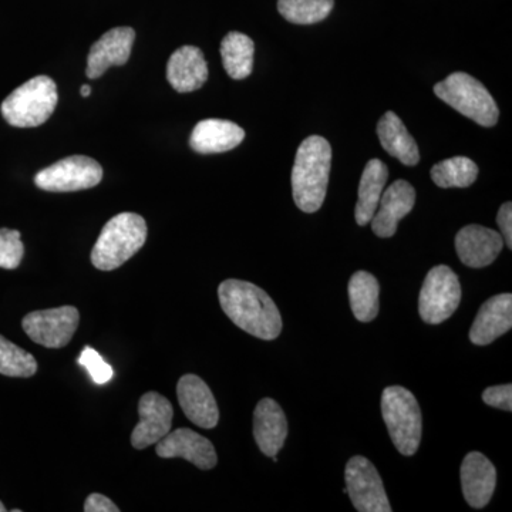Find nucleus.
I'll use <instances>...</instances> for the list:
<instances>
[{
    "label": "nucleus",
    "instance_id": "34",
    "mask_svg": "<svg viewBox=\"0 0 512 512\" xmlns=\"http://www.w3.org/2000/svg\"><path fill=\"white\" fill-rule=\"evenodd\" d=\"M80 93H82L83 97H89L90 94H92V87H90L89 84H84L82 89H80Z\"/></svg>",
    "mask_w": 512,
    "mask_h": 512
},
{
    "label": "nucleus",
    "instance_id": "9",
    "mask_svg": "<svg viewBox=\"0 0 512 512\" xmlns=\"http://www.w3.org/2000/svg\"><path fill=\"white\" fill-rule=\"evenodd\" d=\"M80 313L74 306L30 312L22 320L23 330L37 345L60 349L69 345L79 328Z\"/></svg>",
    "mask_w": 512,
    "mask_h": 512
},
{
    "label": "nucleus",
    "instance_id": "28",
    "mask_svg": "<svg viewBox=\"0 0 512 512\" xmlns=\"http://www.w3.org/2000/svg\"><path fill=\"white\" fill-rule=\"evenodd\" d=\"M36 372L35 356L0 335V375L32 377Z\"/></svg>",
    "mask_w": 512,
    "mask_h": 512
},
{
    "label": "nucleus",
    "instance_id": "30",
    "mask_svg": "<svg viewBox=\"0 0 512 512\" xmlns=\"http://www.w3.org/2000/svg\"><path fill=\"white\" fill-rule=\"evenodd\" d=\"M80 365L86 367L89 375L92 376L93 382L97 384H104L113 379V367L109 363L104 362L103 357L99 352L92 348H86L82 352L79 359Z\"/></svg>",
    "mask_w": 512,
    "mask_h": 512
},
{
    "label": "nucleus",
    "instance_id": "32",
    "mask_svg": "<svg viewBox=\"0 0 512 512\" xmlns=\"http://www.w3.org/2000/svg\"><path fill=\"white\" fill-rule=\"evenodd\" d=\"M497 224L501 229V237L504 239V244H507L508 249L512 248V204L505 202L503 207L500 208L497 215Z\"/></svg>",
    "mask_w": 512,
    "mask_h": 512
},
{
    "label": "nucleus",
    "instance_id": "33",
    "mask_svg": "<svg viewBox=\"0 0 512 512\" xmlns=\"http://www.w3.org/2000/svg\"><path fill=\"white\" fill-rule=\"evenodd\" d=\"M84 511L86 512H119L120 508L117 507L110 498L101 494H90L84 503Z\"/></svg>",
    "mask_w": 512,
    "mask_h": 512
},
{
    "label": "nucleus",
    "instance_id": "12",
    "mask_svg": "<svg viewBox=\"0 0 512 512\" xmlns=\"http://www.w3.org/2000/svg\"><path fill=\"white\" fill-rule=\"evenodd\" d=\"M156 453L161 458H184L200 470H211L218 463L211 441L190 429L170 431L158 441Z\"/></svg>",
    "mask_w": 512,
    "mask_h": 512
},
{
    "label": "nucleus",
    "instance_id": "15",
    "mask_svg": "<svg viewBox=\"0 0 512 512\" xmlns=\"http://www.w3.org/2000/svg\"><path fill=\"white\" fill-rule=\"evenodd\" d=\"M504 248L500 232L481 225H467L458 231L456 249L458 258L470 268H485L493 264Z\"/></svg>",
    "mask_w": 512,
    "mask_h": 512
},
{
    "label": "nucleus",
    "instance_id": "25",
    "mask_svg": "<svg viewBox=\"0 0 512 512\" xmlns=\"http://www.w3.org/2000/svg\"><path fill=\"white\" fill-rule=\"evenodd\" d=\"M380 286L366 271L356 272L349 282L350 308L359 322H372L379 313Z\"/></svg>",
    "mask_w": 512,
    "mask_h": 512
},
{
    "label": "nucleus",
    "instance_id": "1",
    "mask_svg": "<svg viewBox=\"0 0 512 512\" xmlns=\"http://www.w3.org/2000/svg\"><path fill=\"white\" fill-rule=\"evenodd\" d=\"M222 311L239 329L262 340L281 335L282 318L271 296L251 282L227 279L218 288Z\"/></svg>",
    "mask_w": 512,
    "mask_h": 512
},
{
    "label": "nucleus",
    "instance_id": "2",
    "mask_svg": "<svg viewBox=\"0 0 512 512\" xmlns=\"http://www.w3.org/2000/svg\"><path fill=\"white\" fill-rule=\"evenodd\" d=\"M332 147L320 136H311L302 141L296 151L292 168L293 200L299 210L306 214L319 211L328 191Z\"/></svg>",
    "mask_w": 512,
    "mask_h": 512
},
{
    "label": "nucleus",
    "instance_id": "27",
    "mask_svg": "<svg viewBox=\"0 0 512 512\" xmlns=\"http://www.w3.org/2000/svg\"><path fill=\"white\" fill-rule=\"evenodd\" d=\"M335 0H278V10L295 25H313L330 15Z\"/></svg>",
    "mask_w": 512,
    "mask_h": 512
},
{
    "label": "nucleus",
    "instance_id": "8",
    "mask_svg": "<svg viewBox=\"0 0 512 512\" xmlns=\"http://www.w3.org/2000/svg\"><path fill=\"white\" fill-rule=\"evenodd\" d=\"M103 180V168L93 158L72 156L39 171L35 183L40 190L74 192L89 190Z\"/></svg>",
    "mask_w": 512,
    "mask_h": 512
},
{
    "label": "nucleus",
    "instance_id": "20",
    "mask_svg": "<svg viewBox=\"0 0 512 512\" xmlns=\"http://www.w3.org/2000/svg\"><path fill=\"white\" fill-rule=\"evenodd\" d=\"M254 437L259 450L268 457H275L284 447L288 437V420L282 407L275 400L264 399L254 413Z\"/></svg>",
    "mask_w": 512,
    "mask_h": 512
},
{
    "label": "nucleus",
    "instance_id": "22",
    "mask_svg": "<svg viewBox=\"0 0 512 512\" xmlns=\"http://www.w3.org/2000/svg\"><path fill=\"white\" fill-rule=\"evenodd\" d=\"M377 136L387 154L397 158L400 163L409 167L419 164L420 153L416 140L393 111H387L380 119L377 124Z\"/></svg>",
    "mask_w": 512,
    "mask_h": 512
},
{
    "label": "nucleus",
    "instance_id": "3",
    "mask_svg": "<svg viewBox=\"0 0 512 512\" xmlns=\"http://www.w3.org/2000/svg\"><path fill=\"white\" fill-rule=\"evenodd\" d=\"M147 224L141 215L123 212L111 218L103 229L92 251V264L100 271H114L146 244Z\"/></svg>",
    "mask_w": 512,
    "mask_h": 512
},
{
    "label": "nucleus",
    "instance_id": "18",
    "mask_svg": "<svg viewBox=\"0 0 512 512\" xmlns=\"http://www.w3.org/2000/svg\"><path fill=\"white\" fill-rule=\"evenodd\" d=\"M512 328V296L501 293L481 306L470 329V340L477 346H487Z\"/></svg>",
    "mask_w": 512,
    "mask_h": 512
},
{
    "label": "nucleus",
    "instance_id": "19",
    "mask_svg": "<svg viewBox=\"0 0 512 512\" xmlns=\"http://www.w3.org/2000/svg\"><path fill=\"white\" fill-rule=\"evenodd\" d=\"M167 80L178 93L201 89L208 80V64L198 47L183 46L175 50L167 64Z\"/></svg>",
    "mask_w": 512,
    "mask_h": 512
},
{
    "label": "nucleus",
    "instance_id": "17",
    "mask_svg": "<svg viewBox=\"0 0 512 512\" xmlns=\"http://www.w3.org/2000/svg\"><path fill=\"white\" fill-rule=\"evenodd\" d=\"M460 477L468 505L476 510L487 507L497 485V471L493 463L484 454L473 451L464 458Z\"/></svg>",
    "mask_w": 512,
    "mask_h": 512
},
{
    "label": "nucleus",
    "instance_id": "14",
    "mask_svg": "<svg viewBox=\"0 0 512 512\" xmlns=\"http://www.w3.org/2000/svg\"><path fill=\"white\" fill-rule=\"evenodd\" d=\"M136 32L131 28H114L97 40L87 57L86 74L89 79H99L110 67L123 66L133 49Z\"/></svg>",
    "mask_w": 512,
    "mask_h": 512
},
{
    "label": "nucleus",
    "instance_id": "6",
    "mask_svg": "<svg viewBox=\"0 0 512 512\" xmlns=\"http://www.w3.org/2000/svg\"><path fill=\"white\" fill-rule=\"evenodd\" d=\"M434 93L467 119L476 121L483 127H493L498 123L500 111L497 103L484 84L470 74L456 72L434 86Z\"/></svg>",
    "mask_w": 512,
    "mask_h": 512
},
{
    "label": "nucleus",
    "instance_id": "21",
    "mask_svg": "<svg viewBox=\"0 0 512 512\" xmlns=\"http://www.w3.org/2000/svg\"><path fill=\"white\" fill-rule=\"evenodd\" d=\"M244 128L232 121L202 120L192 130L190 146L200 154H220L234 150L244 141Z\"/></svg>",
    "mask_w": 512,
    "mask_h": 512
},
{
    "label": "nucleus",
    "instance_id": "7",
    "mask_svg": "<svg viewBox=\"0 0 512 512\" xmlns=\"http://www.w3.org/2000/svg\"><path fill=\"white\" fill-rule=\"evenodd\" d=\"M460 302L461 285L458 276L446 265L434 266L421 286V319L429 325H439L453 316Z\"/></svg>",
    "mask_w": 512,
    "mask_h": 512
},
{
    "label": "nucleus",
    "instance_id": "16",
    "mask_svg": "<svg viewBox=\"0 0 512 512\" xmlns=\"http://www.w3.org/2000/svg\"><path fill=\"white\" fill-rule=\"evenodd\" d=\"M416 204V190L404 180L394 181L383 192L379 207L372 218L373 232L380 238H392L397 225L403 220Z\"/></svg>",
    "mask_w": 512,
    "mask_h": 512
},
{
    "label": "nucleus",
    "instance_id": "24",
    "mask_svg": "<svg viewBox=\"0 0 512 512\" xmlns=\"http://www.w3.org/2000/svg\"><path fill=\"white\" fill-rule=\"evenodd\" d=\"M254 55V42L244 33L231 32L222 39V64L231 79H247L254 69Z\"/></svg>",
    "mask_w": 512,
    "mask_h": 512
},
{
    "label": "nucleus",
    "instance_id": "29",
    "mask_svg": "<svg viewBox=\"0 0 512 512\" xmlns=\"http://www.w3.org/2000/svg\"><path fill=\"white\" fill-rule=\"evenodd\" d=\"M25 255L20 232L16 229L0 228V268L16 269Z\"/></svg>",
    "mask_w": 512,
    "mask_h": 512
},
{
    "label": "nucleus",
    "instance_id": "10",
    "mask_svg": "<svg viewBox=\"0 0 512 512\" xmlns=\"http://www.w3.org/2000/svg\"><path fill=\"white\" fill-rule=\"evenodd\" d=\"M345 480L353 507L359 512H392L383 481L367 458L356 456L346 464Z\"/></svg>",
    "mask_w": 512,
    "mask_h": 512
},
{
    "label": "nucleus",
    "instance_id": "26",
    "mask_svg": "<svg viewBox=\"0 0 512 512\" xmlns=\"http://www.w3.org/2000/svg\"><path fill=\"white\" fill-rule=\"evenodd\" d=\"M431 180L440 188H467L476 183L478 167L467 157H453L431 168Z\"/></svg>",
    "mask_w": 512,
    "mask_h": 512
},
{
    "label": "nucleus",
    "instance_id": "5",
    "mask_svg": "<svg viewBox=\"0 0 512 512\" xmlns=\"http://www.w3.org/2000/svg\"><path fill=\"white\" fill-rule=\"evenodd\" d=\"M382 414L394 446L403 456L419 450L423 419L416 397L402 386H390L382 394Z\"/></svg>",
    "mask_w": 512,
    "mask_h": 512
},
{
    "label": "nucleus",
    "instance_id": "35",
    "mask_svg": "<svg viewBox=\"0 0 512 512\" xmlns=\"http://www.w3.org/2000/svg\"><path fill=\"white\" fill-rule=\"evenodd\" d=\"M6 508L5 505H3L2 501H0V512H5Z\"/></svg>",
    "mask_w": 512,
    "mask_h": 512
},
{
    "label": "nucleus",
    "instance_id": "11",
    "mask_svg": "<svg viewBox=\"0 0 512 512\" xmlns=\"http://www.w3.org/2000/svg\"><path fill=\"white\" fill-rule=\"evenodd\" d=\"M140 423L131 433V444L137 450H144L167 436L173 427V404L167 397L148 392L138 402Z\"/></svg>",
    "mask_w": 512,
    "mask_h": 512
},
{
    "label": "nucleus",
    "instance_id": "13",
    "mask_svg": "<svg viewBox=\"0 0 512 512\" xmlns=\"http://www.w3.org/2000/svg\"><path fill=\"white\" fill-rule=\"evenodd\" d=\"M178 402L187 419L201 429H214L220 421L217 400L208 384L195 375L181 377L177 384Z\"/></svg>",
    "mask_w": 512,
    "mask_h": 512
},
{
    "label": "nucleus",
    "instance_id": "23",
    "mask_svg": "<svg viewBox=\"0 0 512 512\" xmlns=\"http://www.w3.org/2000/svg\"><path fill=\"white\" fill-rule=\"evenodd\" d=\"M387 178H389V168L382 161L375 158L366 164L365 171L360 178L359 191H357L359 198H357L355 211L356 222L360 227H365L372 221L373 215L379 207Z\"/></svg>",
    "mask_w": 512,
    "mask_h": 512
},
{
    "label": "nucleus",
    "instance_id": "31",
    "mask_svg": "<svg viewBox=\"0 0 512 512\" xmlns=\"http://www.w3.org/2000/svg\"><path fill=\"white\" fill-rule=\"evenodd\" d=\"M483 400L488 406L495 409L511 412L512 410V386L511 384H503V386L488 387L484 390Z\"/></svg>",
    "mask_w": 512,
    "mask_h": 512
},
{
    "label": "nucleus",
    "instance_id": "4",
    "mask_svg": "<svg viewBox=\"0 0 512 512\" xmlns=\"http://www.w3.org/2000/svg\"><path fill=\"white\" fill-rule=\"evenodd\" d=\"M57 87L49 76H37L23 83L3 100L2 116L10 126L30 128L42 126L52 117L57 106Z\"/></svg>",
    "mask_w": 512,
    "mask_h": 512
}]
</instances>
